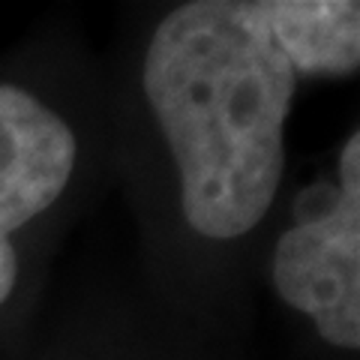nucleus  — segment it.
Returning <instances> with one entry per match:
<instances>
[{"label":"nucleus","instance_id":"nucleus-1","mask_svg":"<svg viewBox=\"0 0 360 360\" xmlns=\"http://www.w3.org/2000/svg\"><path fill=\"white\" fill-rule=\"evenodd\" d=\"M141 84L174 156L189 229L210 240L252 231L283 180L297 90L258 0L172 9L150 37Z\"/></svg>","mask_w":360,"mask_h":360},{"label":"nucleus","instance_id":"nucleus-2","mask_svg":"<svg viewBox=\"0 0 360 360\" xmlns=\"http://www.w3.org/2000/svg\"><path fill=\"white\" fill-rule=\"evenodd\" d=\"M340 184H315L297 207L300 222L274 250V285L307 312L321 340L360 345V135L340 153Z\"/></svg>","mask_w":360,"mask_h":360},{"label":"nucleus","instance_id":"nucleus-3","mask_svg":"<svg viewBox=\"0 0 360 360\" xmlns=\"http://www.w3.org/2000/svg\"><path fill=\"white\" fill-rule=\"evenodd\" d=\"M70 123L15 84H0V303L15 288L13 234L60 198L75 168Z\"/></svg>","mask_w":360,"mask_h":360},{"label":"nucleus","instance_id":"nucleus-4","mask_svg":"<svg viewBox=\"0 0 360 360\" xmlns=\"http://www.w3.org/2000/svg\"><path fill=\"white\" fill-rule=\"evenodd\" d=\"M279 51L303 75L360 70V4L354 0H258Z\"/></svg>","mask_w":360,"mask_h":360}]
</instances>
